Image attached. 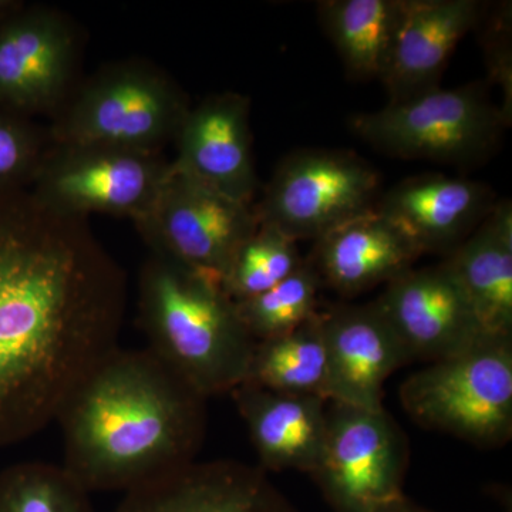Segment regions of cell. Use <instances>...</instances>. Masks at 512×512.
Returning a JSON list of instances; mask_svg holds the SVG:
<instances>
[{
    "label": "cell",
    "mask_w": 512,
    "mask_h": 512,
    "mask_svg": "<svg viewBox=\"0 0 512 512\" xmlns=\"http://www.w3.org/2000/svg\"><path fill=\"white\" fill-rule=\"evenodd\" d=\"M25 3L23 0H0V22L9 18L12 13L22 8Z\"/></svg>",
    "instance_id": "29"
},
{
    "label": "cell",
    "mask_w": 512,
    "mask_h": 512,
    "mask_svg": "<svg viewBox=\"0 0 512 512\" xmlns=\"http://www.w3.org/2000/svg\"><path fill=\"white\" fill-rule=\"evenodd\" d=\"M407 456L406 436L386 410L332 403L311 476L335 512H375L403 497Z\"/></svg>",
    "instance_id": "11"
},
{
    "label": "cell",
    "mask_w": 512,
    "mask_h": 512,
    "mask_svg": "<svg viewBox=\"0 0 512 512\" xmlns=\"http://www.w3.org/2000/svg\"><path fill=\"white\" fill-rule=\"evenodd\" d=\"M329 363V402L380 410L383 387L410 363L376 301L320 312Z\"/></svg>",
    "instance_id": "14"
},
{
    "label": "cell",
    "mask_w": 512,
    "mask_h": 512,
    "mask_svg": "<svg viewBox=\"0 0 512 512\" xmlns=\"http://www.w3.org/2000/svg\"><path fill=\"white\" fill-rule=\"evenodd\" d=\"M319 18L350 76L382 79L402 13V0H325Z\"/></svg>",
    "instance_id": "21"
},
{
    "label": "cell",
    "mask_w": 512,
    "mask_h": 512,
    "mask_svg": "<svg viewBox=\"0 0 512 512\" xmlns=\"http://www.w3.org/2000/svg\"><path fill=\"white\" fill-rule=\"evenodd\" d=\"M484 25L483 43L488 77L503 93L500 109L512 119L511 8L507 3L485 6L480 20Z\"/></svg>",
    "instance_id": "27"
},
{
    "label": "cell",
    "mask_w": 512,
    "mask_h": 512,
    "mask_svg": "<svg viewBox=\"0 0 512 512\" xmlns=\"http://www.w3.org/2000/svg\"><path fill=\"white\" fill-rule=\"evenodd\" d=\"M133 224L150 254L220 285L239 247L259 227L251 205L190 180L174 168L146 214Z\"/></svg>",
    "instance_id": "8"
},
{
    "label": "cell",
    "mask_w": 512,
    "mask_h": 512,
    "mask_svg": "<svg viewBox=\"0 0 512 512\" xmlns=\"http://www.w3.org/2000/svg\"><path fill=\"white\" fill-rule=\"evenodd\" d=\"M420 256L402 232L375 208L315 241L309 262L322 286L349 298L389 284L412 269Z\"/></svg>",
    "instance_id": "19"
},
{
    "label": "cell",
    "mask_w": 512,
    "mask_h": 512,
    "mask_svg": "<svg viewBox=\"0 0 512 512\" xmlns=\"http://www.w3.org/2000/svg\"><path fill=\"white\" fill-rule=\"evenodd\" d=\"M86 37L62 10L25 5L0 22V110L52 119L83 80Z\"/></svg>",
    "instance_id": "9"
},
{
    "label": "cell",
    "mask_w": 512,
    "mask_h": 512,
    "mask_svg": "<svg viewBox=\"0 0 512 512\" xmlns=\"http://www.w3.org/2000/svg\"><path fill=\"white\" fill-rule=\"evenodd\" d=\"M375 512H433L427 510V508L420 507L416 503H413L412 500L403 495L399 500L393 501V503L384 505L383 508L377 510Z\"/></svg>",
    "instance_id": "28"
},
{
    "label": "cell",
    "mask_w": 512,
    "mask_h": 512,
    "mask_svg": "<svg viewBox=\"0 0 512 512\" xmlns=\"http://www.w3.org/2000/svg\"><path fill=\"white\" fill-rule=\"evenodd\" d=\"M376 302L410 362H437L488 336L446 261L413 266L390 281Z\"/></svg>",
    "instance_id": "12"
},
{
    "label": "cell",
    "mask_w": 512,
    "mask_h": 512,
    "mask_svg": "<svg viewBox=\"0 0 512 512\" xmlns=\"http://www.w3.org/2000/svg\"><path fill=\"white\" fill-rule=\"evenodd\" d=\"M0 512H94L89 491L62 466L30 461L0 473Z\"/></svg>",
    "instance_id": "24"
},
{
    "label": "cell",
    "mask_w": 512,
    "mask_h": 512,
    "mask_svg": "<svg viewBox=\"0 0 512 512\" xmlns=\"http://www.w3.org/2000/svg\"><path fill=\"white\" fill-rule=\"evenodd\" d=\"M191 106L167 70L143 57H128L83 77L47 131L55 146L161 154L174 143Z\"/></svg>",
    "instance_id": "4"
},
{
    "label": "cell",
    "mask_w": 512,
    "mask_h": 512,
    "mask_svg": "<svg viewBox=\"0 0 512 512\" xmlns=\"http://www.w3.org/2000/svg\"><path fill=\"white\" fill-rule=\"evenodd\" d=\"M485 6L478 0H402L392 53L380 79L389 103L440 87L448 60L477 28Z\"/></svg>",
    "instance_id": "17"
},
{
    "label": "cell",
    "mask_w": 512,
    "mask_h": 512,
    "mask_svg": "<svg viewBox=\"0 0 512 512\" xmlns=\"http://www.w3.org/2000/svg\"><path fill=\"white\" fill-rule=\"evenodd\" d=\"M124 269L89 218L29 188L0 192V447L56 421L70 393L119 348Z\"/></svg>",
    "instance_id": "1"
},
{
    "label": "cell",
    "mask_w": 512,
    "mask_h": 512,
    "mask_svg": "<svg viewBox=\"0 0 512 512\" xmlns=\"http://www.w3.org/2000/svg\"><path fill=\"white\" fill-rule=\"evenodd\" d=\"M50 147L47 127L0 110V192L30 188Z\"/></svg>",
    "instance_id": "26"
},
{
    "label": "cell",
    "mask_w": 512,
    "mask_h": 512,
    "mask_svg": "<svg viewBox=\"0 0 512 512\" xmlns=\"http://www.w3.org/2000/svg\"><path fill=\"white\" fill-rule=\"evenodd\" d=\"M171 168L163 153L52 144L29 190L63 214L136 221L156 200Z\"/></svg>",
    "instance_id": "10"
},
{
    "label": "cell",
    "mask_w": 512,
    "mask_h": 512,
    "mask_svg": "<svg viewBox=\"0 0 512 512\" xmlns=\"http://www.w3.org/2000/svg\"><path fill=\"white\" fill-rule=\"evenodd\" d=\"M444 261L466 293L485 335L512 338V207L498 201Z\"/></svg>",
    "instance_id": "20"
},
{
    "label": "cell",
    "mask_w": 512,
    "mask_h": 512,
    "mask_svg": "<svg viewBox=\"0 0 512 512\" xmlns=\"http://www.w3.org/2000/svg\"><path fill=\"white\" fill-rule=\"evenodd\" d=\"M380 175L350 151L302 150L286 157L254 208L258 224L298 242L375 210Z\"/></svg>",
    "instance_id": "7"
},
{
    "label": "cell",
    "mask_w": 512,
    "mask_h": 512,
    "mask_svg": "<svg viewBox=\"0 0 512 512\" xmlns=\"http://www.w3.org/2000/svg\"><path fill=\"white\" fill-rule=\"evenodd\" d=\"M322 282L311 262L303 264L281 284L237 303L239 318L255 342L292 332L319 312Z\"/></svg>",
    "instance_id": "23"
},
{
    "label": "cell",
    "mask_w": 512,
    "mask_h": 512,
    "mask_svg": "<svg viewBox=\"0 0 512 512\" xmlns=\"http://www.w3.org/2000/svg\"><path fill=\"white\" fill-rule=\"evenodd\" d=\"M114 512H298L259 467L238 461L188 464L134 488Z\"/></svg>",
    "instance_id": "16"
},
{
    "label": "cell",
    "mask_w": 512,
    "mask_h": 512,
    "mask_svg": "<svg viewBox=\"0 0 512 512\" xmlns=\"http://www.w3.org/2000/svg\"><path fill=\"white\" fill-rule=\"evenodd\" d=\"M148 350L208 399L247 380L255 340L220 284L150 254L137 281Z\"/></svg>",
    "instance_id": "3"
},
{
    "label": "cell",
    "mask_w": 512,
    "mask_h": 512,
    "mask_svg": "<svg viewBox=\"0 0 512 512\" xmlns=\"http://www.w3.org/2000/svg\"><path fill=\"white\" fill-rule=\"evenodd\" d=\"M245 382L329 402V363L320 311L292 332L256 342Z\"/></svg>",
    "instance_id": "22"
},
{
    "label": "cell",
    "mask_w": 512,
    "mask_h": 512,
    "mask_svg": "<svg viewBox=\"0 0 512 512\" xmlns=\"http://www.w3.org/2000/svg\"><path fill=\"white\" fill-rule=\"evenodd\" d=\"M249 111L248 97L234 92L211 94L191 106L174 138V171L251 205L258 177Z\"/></svg>",
    "instance_id": "13"
},
{
    "label": "cell",
    "mask_w": 512,
    "mask_h": 512,
    "mask_svg": "<svg viewBox=\"0 0 512 512\" xmlns=\"http://www.w3.org/2000/svg\"><path fill=\"white\" fill-rule=\"evenodd\" d=\"M229 394L247 424L259 468L315 471L328 429V400L274 392L249 382Z\"/></svg>",
    "instance_id": "18"
},
{
    "label": "cell",
    "mask_w": 512,
    "mask_h": 512,
    "mask_svg": "<svg viewBox=\"0 0 512 512\" xmlns=\"http://www.w3.org/2000/svg\"><path fill=\"white\" fill-rule=\"evenodd\" d=\"M207 399L148 349H114L57 414L63 468L84 490L128 491L194 463Z\"/></svg>",
    "instance_id": "2"
},
{
    "label": "cell",
    "mask_w": 512,
    "mask_h": 512,
    "mask_svg": "<svg viewBox=\"0 0 512 512\" xmlns=\"http://www.w3.org/2000/svg\"><path fill=\"white\" fill-rule=\"evenodd\" d=\"M403 409L429 429L481 447L512 434V338L484 336L430 363L400 387Z\"/></svg>",
    "instance_id": "6"
},
{
    "label": "cell",
    "mask_w": 512,
    "mask_h": 512,
    "mask_svg": "<svg viewBox=\"0 0 512 512\" xmlns=\"http://www.w3.org/2000/svg\"><path fill=\"white\" fill-rule=\"evenodd\" d=\"M495 204L487 184L429 173L394 185L380 195L376 210L420 255L447 256L476 231Z\"/></svg>",
    "instance_id": "15"
},
{
    "label": "cell",
    "mask_w": 512,
    "mask_h": 512,
    "mask_svg": "<svg viewBox=\"0 0 512 512\" xmlns=\"http://www.w3.org/2000/svg\"><path fill=\"white\" fill-rule=\"evenodd\" d=\"M357 137L387 156L473 167L495 153L505 128L487 83L436 89L349 121Z\"/></svg>",
    "instance_id": "5"
},
{
    "label": "cell",
    "mask_w": 512,
    "mask_h": 512,
    "mask_svg": "<svg viewBox=\"0 0 512 512\" xmlns=\"http://www.w3.org/2000/svg\"><path fill=\"white\" fill-rule=\"evenodd\" d=\"M296 244L278 229L259 224L239 247L221 288L232 301L241 302L281 284L305 261Z\"/></svg>",
    "instance_id": "25"
}]
</instances>
